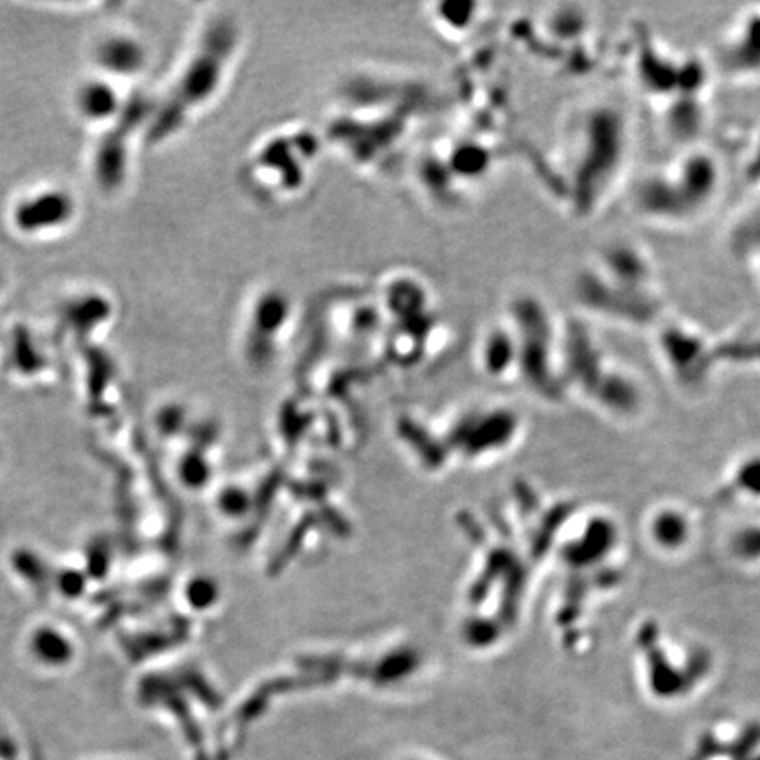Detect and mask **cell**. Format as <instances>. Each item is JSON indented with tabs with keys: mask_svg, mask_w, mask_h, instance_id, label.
<instances>
[{
	"mask_svg": "<svg viewBox=\"0 0 760 760\" xmlns=\"http://www.w3.org/2000/svg\"><path fill=\"white\" fill-rule=\"evenodd\" d=\"M243 43L245 32L234 13L220 9L205 16L168 85L154 97L143 148L173 145L219 103L240 64Z\"/></svg>",
	"mask_w": 760,
	"mask_h": 760,
	"instance_id": "1",
	"label": "cell"
},
{
	"mask_svg": "<svg viewBox=\"0 0 760 760\" xmlns=\"http://www.w3.org/2000/svg\"><path fill=\"white\" fill-rule=\"evenodd\" d=\"M152 108L154 97L143 90H132L120 117L103 131L95 132L94 145L88 155V173L95 190L106 198L118 196L127 187L134 154L143 147Z\"/></svg>",
	"mask_w": 760,
	"mask_h": 760,
	"instance_id": "2",
	"label": "cell"
},
{
	"mask_svg": "<svg viewBox=\"0 0 760 760\" xmlns=\"http://www.w3.org/2000/svg\"><path fill=\"white\" fill-rule=\"evenodd\" d=\"M80 217L74 190L60 182H41L20 190L9 203V229L25 242H48L71 231Z\"/></svg>",
	"mask_w": 760,
	"mask_h": 760,
	"instance_id": "3",
	"label": "cell"
},
{
	"mask_svg": "<svg viewBox=\"0 0 760 760\" xmlns=\"http://www.w3.org/2000/svg\"><path fill=\"white\" fill-rule=\"evenodd\" d=\"M90 59L94 73L103 74L127 87L147 71L150 50L136 32L110 29L95 39Z\"/></svg>",
	"mask_w": 760,
	"mask_h": 760,
	"instance_id": "4",
	"label": "cell"
},
{
	"mask_svg": "<svg viewBox=\"0 0 760 760\" xmlns=\"http://www.w3.org/2000/svg\"><path fill=\"white\" fill-rule=\"evenodd\" d=\"M131 92L125 85L92 71L87 78L76 83L71 106L81 124L95 134L120 117L129 103Z\"/></svg>",
	"mask_w": 760,
	"mask_h": 760,
	"instance_id": "5",
	"label": "cell"
},
{
	"mask_svg": "<svg viewBox=\"0 0 760 760\" xmlns=\"http://www.w3.org/2000/svg\"><path fill=\"white\" fill-rule=\"evenodd\" d=\"M115 321V303L101 289H78L67 294L57 310V326L74 338H87Z\"/></svg>",
	"mask_w": 760,
	"mask_h": 760,
	"instance_id": "6",
	"label": "cell"
},
{
	"mask_svg": "<svg viewBox=\"0 0 760 760\" xmlns=\"http://www.w3.org/2000/svg\"><path fill=\"white\" fill-rule=\"evenodd\" d=\"M653 534L662 546H680L687 539V523L680 514L664 512L655 519Z\"/></svg>",
	"mask_w": 760,
	"mask_h": 760,
	"instance_id": "7",
	"label": "cell"
},
{
	"mask_svg": "<svg viewBox=\"0 0 760 760\" xmlns=\"http://www.w3.org/2000/svg\"><path fill=\"white\" fill-rule=\"evenodd\" d=\"M4 280H2V275H0V294H2V289H4V284H2Z\"/></svg>",
	"mask_w": 760,
	"mask_h": 760,
	"instance_id": "8",
	"label": "cell"
}]
</instances>
